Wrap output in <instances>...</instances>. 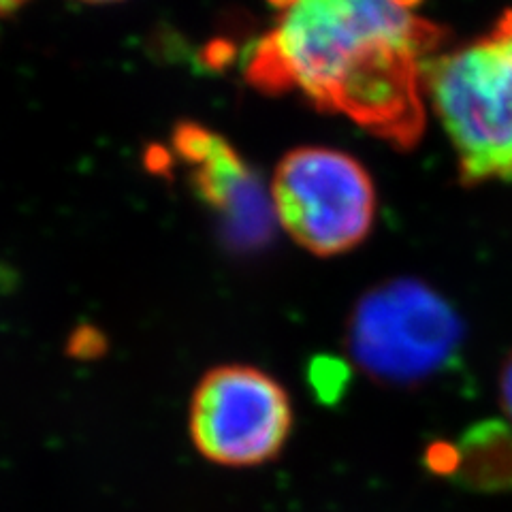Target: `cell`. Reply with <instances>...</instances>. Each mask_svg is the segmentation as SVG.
<instances>
[{"instance_id": "cell-1", "label": "cell", "mask_w": 512, "mask_h": 512, "mask_svg": "<svg viewBox=\"0 0 512 512\" xmlns=\"http://www.w3.org/2000/svg\"><path fill=\"white\" fill-rule=\"evenodd\" d=\"M246 58L265 94L299 92L327 114L410 150L425 133V69L446 35L402 0H288Z\"/></svg>"}, {"instance_id": "cell-2", "label": "cell", "mask_w": 512, "mask_h": 512, "mask_svg": "<svg viewBox=\"0 0 512 512\" xmlns=\"http://www.w3.org/2000/svg\"><path fill=\"white\" fill-rule=\"evenodd\" d=\"M425 96L463 184L512 180V7L483 37L427 62Z\"/></svg>"}, {"instance_id": "cell-3", "label": "cell", "mask_w": 512, "mask_h": 512, "mask_svg": "<svg viewBox=\"0 0 512 512\" xmlns=\"http://www.w3.org/2000/svg\"><path fill=\"white\" fill-rule=\"evenodd\" d=\"M344 350L380 387L419 389L461 357L463 320L453 303L419 278H387L346 316Z\"/></svg>"}, {"instance_id": "cell-4", "label": "cell", "mask_w": 512, "mask_h": 512, "mask_svg": "<svg viewBox=\"0 0 512 512\" xmlns=\"http://www.w3.org/2000/svg\"><path fill=\"white\" fill-rule=\"evenodd\" d=\"M276 220L314 256H338L363 244L376 220V186L355 156L306 146L288 152L271 182Z\"/></svg>"}, {"instance_id": "cell-5", "label": "cell", "mask_w": 512, "mask_h": 512, "mask_svg": "<svg viewBox=\"0 0 512 512\" xmlns=\"http://www.w3.org/2000/svg\"><path fill=\"white\" fill-rule=\"evenodd\" d=\"M293 421L286 389L252 365L214 367L190 399L192 444L224 468H256L278 459Z\"/></svg>"}, {"instance_id": "cell-6", "label": "cell", "mask_w": 512, "mask_h": 512, "mask_svg": "<svg viewBox=\"0 0 512 512\" xmlns=\"http://www.w3.org/2000/svg\"><path fill=\"white\" fill-rule=\"evenodd\" d=\"M173 150L190 167V182L222 227V239L237 252H254L274 235L276 212L261 180L231 143L197 122L173 131Z\"/></svg>"}, {"instance_id": "cell-7", "label": "cell", "mask_w": 512, "mask_h": 512, "mask_svg": "<svg viewBox=\"0 0 512 512\" xmlns=\"http://www.w3.org/2000/svg\"><path fill=\"white\" fill-rule=\"evenodd\" d=\"M451 448L448 476H457L474 489L512 487V429L480 423Z\"/></svg>"}, {"instance_id": "cell-8", "label": "cell", "mask_w": 512, "mask_h": 512, "mask_svg": "<svg viewBox=\"0 0 512 512\" xmlns=\"http://www.w3.org/2000/svg\"><path fill=\"white\" fill-rule=\"evenodd\" d=\"M498 391H500V406L512 425V350L508 352V357L504 359V363L500 367Z\"/></svg>"}, {"instance_id": "cell-9", "label": "cell", "mask_w": 512, "mask_h": 512, "mask_svg": "<svg viewBox=\"0 0 512 512\" xmlns=\"http://www.w3.org/2000/svg\"><path fill=\"white\" fill-rule=\"evenodd\" d=\"M24 3H26V0H0V15L15 11L18 7H22Z\"/></svg>"}, {"instance_id": "cell-10", "label": "cell", "mask_w": 512, "mask_h": 512, "mask_svg": "<svg viewBox=\"0 0 512 512\" xmlns=\"http://www.w3.org/2000/svg\"><path fill=\"white\" fill-rule=\"evenodd\" d=\"M84 3H116V0H84Z\"/></svg>"}]
</instances>
